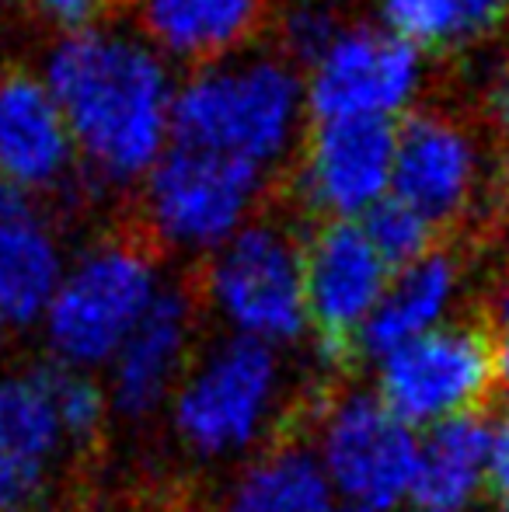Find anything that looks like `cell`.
<instances>
[{
	"instance_id": "1",
	"label": "cell",
	"mask_w": 509,
	"mask_h": 512,
	"mask_svg": "<svg viewBox=\"0 0 509 512\" xmlns=\"http://www.w3.org/2000/svg\"><path fill=\"white\" fill-rule=\"evenodd\" d=\"M81 164L102 185L143 182L175 143L171 63L133 28L60 35L42 63Z\"/></svg>"
},
{
	"instance_id": "2",
	"label": "cell",
	"mask_w": 509,
	"mask_h": 512,
	"mask_svg": "<svg viewBox=\"0 0 509 512\" xmlns=\"http://www.w3.org/2000/svg\"><path fill=\"white\" fill-rule=\"evenodd\" d=\"M304 70L269 49H245L189 70L175 91V143L269 175L307 133Z\"/></svg>"
},
{
	"instance_id": "3",
	"label": "cell",
	"mask_w": 509,
	"mask_h": 512,
	"mask_svg": "<svg viewBox=\"0 0 509 512\" xmlns=\"http://www.w3.org/2000/svg\"><path fill=\"white\" fill-rule=\"evenodd\" d=\"M161 286V265L150 244L133 237L91 244L67 265L46 307L49 349L70 370L119 356Z\"/></svg>"
},
{
	"instance_id": "4",
	"label": "cell",
	"mask_w": 509,
	"mask_h": 512,
	"mask_svg": "<svg viewBox=\"0 0 509 512\" xmlns=\"http://www.w3.org/2000/svg\"><path fill=\"white\" fill-rule=\"evenodd\" d=\"M262 185L265 175L248 164L171 143L140 182V216L150 244L210 258L255 220Z\"/></svg>"
},
{
	"instance_id": "5",
	"label": "cell",
	"mask_w": 509,
	"mask_h": 512,
	"mask_svg": "<svg viewBox=\"0 0 509 512\" xmlns=\"http://www.w3.org/2000/svg\"><path fill=\"white\" fill-rule=\"evenodd\" d=\"M203 300L238 335L283 345L304 335V244L286 223L252 220L206 258Z\"/></svg>"
},
{
	"instance_id": "6",
	"label": "cell",
	"mask_w": 509,
	"mask_h": 512,
	"mask_svg": "<svg viewBox=\"0 0 509 512\" xmlns=\"http://www.w3.org/2000/svg\"><path fill=\"white\" fill-rule=\"evenodd\" d=\"M496 391V338L482 321H443L381 366V405L405 425L475 415Z\"/></svg>"
},
{
	"instance_id": "7",
	"label": "cell",
	"mask_w": 509,
	"mask_h": 512,
	"mask_svg": "<svg viewBox=\"0 0 509 512\" xmlns=\"http://www.w3.org/2000/svg\"><path fill=\"white\" fill-rule=\"evenodd\" d=\"M311 119L391 122L426 91V53L381 21H349L342 35L304 70Z\"/></svg>"
},
{
	"instance_id": "8",
	"label": "cell",
	"mask_w": 509,
	"mask_h": 512,
	"mask_svg": "<svg viewBox=\"0 0 509 512\" xmlns=\"http://www.w3.org/2000/svg\"><path fill=\"white\" fill-rule=\"evenodd\" d=\"M387 283L391 269L360 223H321L307 237L304 300L321 363L349 370L360 359V331L381 304Z\"/></svg>"
},
{
	"instance_id": "9",
	"label": "cell",
	"mask_w": 509,
	"mask_h": 512,
	"mask_svg": "<svg viewBox=\"0 0 509 512\" xmlns=\"http://www.w3.org/2000/svg\"><path fill=\"white\" fill-rule=\"evenodd\" d=\"M279 366L272 345L234 335L206 356L182 384L175 429L203 457H224L255 439L276 391Z\"/></svg>"
},
{
	"instance_id": "10",
	"label": "cell",
	"mask_w": 509,
	"mask_h": 512,
	"mask_svg": "<svg viewBox=\"0 0 509 512\" xmlns=\"http://www.w3.org/2000/svg\"><path fill=\"white\" fill-rule=\"evenodd\" d=\"M321 467L339 506L391 512L412 492L419 471V443L412 429L391 415L374 394L332 401L321 418Z\"/></svg>"
},
{
	"instance_id": "11",
	"label": "cell",
	"mask_w": 509,
	"mask_h": 512,
	"mask_svg": "<svg viewBox=\"0 0 509 512\" xmlns=\"http://www.w3.org/2000/svg\"><path fill=\"white\" fill-rule=\"evenodd\" d=\"M391 122L314 119L297 157L293 192L325 223H360L391 196L394 178Z\"/></svg>"
},
{
	"instance_id": "12",
	"label": "cell",
	"mask_w": 509,
	"mask_h": 512,
	"mask_svg": "<svg viewBox=\"0 0 509 512\" xmlns=\"http://www.w3.org/2000/svg\"><path fill=\"white\" fill-rule=\"evenodd\" d=\"M489 189V154L471 126L447 112L408 115L394 133L391 196L436 230L454 227Z\"/></svg>"
},
{
	"instance_id": "13",
	"label": "cell",
	"mask_w": 509,
	"mask_h": 512,
	"mask_svg": "<svg viewBox=\"0 0 509 512\" xmlns=\"http://www.w3.org/2000/svg\"><path fill=\"white\" fill-rule=\"evenodd\" d=\"M81 157L74 136L39 74H0V178L25 196L56 192L70 182Z\"/></svg>"
},
{
	"instance_id": "14",
	"label": "cell",
	"mask_w": 509,
	"mask_h": 512,
	"mask_svg": "<svg viewBox=\"0 0 509 512\" xmlns=\"http://www.w3.org/2000/svg\"><path fill=\"white\" fill-rule=\"evenodd\" d=\"M63 429L39 370L0 373V512H32L49 488Z\"/></svg>"
},
{
	"instance_id": "15",
	"label": "cell",
	"mask_w": 509,
	"mask_h": 512,
	"mask_svg": "<svg viewBox=\"0 0 509 512\" xmlns=\"http://www.w3.org/2000/svg\"><path fill=\"white\" fill-rule=\"evenodd\" d=\"M67 262L56 227L32 196L0 178V328L42 321Z\"/></svg>"
},
{
	"instance_id": "16",
	"label": "cell",
	"mask_w": 509,
	"mask_h": 512,
	"mask_svg": "<svg viewBox=\"0 0 509 512\" xmlns=\"http://www.w3.org/2000/svg\"><path fill=\"white\" fill-rule=\"evenodd\" d=\"M269 0H129L143 42L192 70L252 49Z\"/></svg>"
},
{
	"instance_id": "17",
	"label": "cell",
	"mask_w": 509,
	"mask_h": 512,
	"mask_svg": "<svg viewBox=\"0 0 509 512\" xmlns=\"http://www.w3.org/2000/svg\"><path fill=\"white\" fill-rule=\"evenodd\" d=\"M196 331V297L175 283H164L147 314L116 356V411L126 418L150 415L182 373Z\"/></svg>"
},
{
	"instance_id": "18",
	"label": "cell",
	"mask_w": 509,
	"mask_h": 512,
	"mask_svg": "<svg viewBox=\"0 0 509 512\" xmlns=\"http://www.w3.org/2000/svg\"><path fill=\"white\" fill-rule=\"evenodd\" d=\"M464 269L457 255L436 248L426 258L391 272L381 304L360 331V356H391L394 349L429 335L447 321L461 293Z\"/></svg>"
},
{
	"instance_id": "19",
	"label": "cell",
	"mask_w": 509,
	"mask_h": 512,
	"mask_svg": "<svg viewBox=\"0 0 509 512\" xmlns=\"http://www.w3.org/2000/svg\"><path fill=\"white\" fill-rule=\"evenodd\" d=\"M492 425L478 415H461L433 425L426 446H419L412 499L422 509L457 512L489 485Z\"/></svg>"
},
{
	"instance_id": "20",
	"label": "cell",
	"mask_w": 509,
	"mask_h": 512,
	"mask_svg": "<svg viewBox=\"0 0 509 512\" xmlns=\"http://www.w3.org/2000/svg\"><path fill=\"white\" fill-rule=\"evenodd\" d=\"M297 432L300 425L290 422V432L248 467L224 512H335L332 481Z\"/></svg>"
},
{
	"instance_id": "21",
	"label": "cell",
	"mask_w": 509,
	"mask_h": 512,
	"mask_svg": "<svg viewBox=\"0 0 509 512\" xmlns=\"http://www.w3.org/2000/svg\"><path fill=\"white\" fill-rule=\"evenodd\" d=\"M509 0H377V21L419 53H461L503 28Z\"/></svg>"
},
{
	"instance_id": "22",
	"label": "cell",
	"mask_w": 509,
	"mask_h": 512,
	"mask_svg": "<svg viewBox=\"0 0 509 512\" xmlns=\"http://www.w3.org/2000/svg\"><path fill=\"white\" fill-rule=\"evenodd\" d=\"M360 227L391 272L405 269V265L426 258L429 251H436V234H440L426 216L415 213L412 206H405L394 196H387L381 206L370 209L360 220Z\"/></svg>"
},
{
	"instance_id": "23",
	"label": "cell",
	"mask_w": 509,
	"mask_h": 512,
	"mask_svg": "<svg viewBox=\"0 0 509 512\" xmlns=\"http://www.w3.org/2000/svg\"><path fill=\"white\" fill-rule=\"evenodd\" d=\"M279 56L293 67H311L349 25L339 0H286L279 14Z\"/></svg>"
},
{
	"instance_id": "24",
	"label": "cell",
	"mask_w": 509,
	"mask_h": 512,
	"mask_svg": "<svg viewBox=\"0 0 509 512\" xmlns=\"http://www.w3.org/2000/svg\"><path fill=\"white\" fill-rule=\"evenodd\" d=\"M42 377H46L49 398L60 418L63 439H74L77 446H95L105 425V398L95 380L63 363L42 366Z\"/></svg>"
},
{
	"instance_id": "25",
	"label": "cell",
	"mask_w": 509,
	"mask_h": 512,
	"mask_svg": "<svg viewBox=\"0 0 509 512\" xmlns=\"http://www.w3.org/2000/svg\"><path fill=\"white\" fill-rule=\"evenodd\" d=\"M109 0H35V11L60 35H77L102 25Z\"/></svg>"
},
{
	"instance_id": "26",
	"label": "cell",
	"mask_w": 509,
	"mask_h": 512,
	"mask_svg": "<svg viewBox=\"0 0 509 512\" xmlns=\"http://www.w3.org/2000/svg\"><path fill=\"white\" fill-rule=\"evenodd\" d=\"M489 492L509 495V415L492 429V460H489Z\"/></svg>"
},
{
	"instance_id": "27",
	"label": "cell",
	"mask_w": 509,
	"mask_h": 512,
	"mask_svg": "<svg viewBox=\"0 0 509 512\" xmlns=\"http://www.w3.org/2000/svg\"><path fill=\"white\" fill-rule=\"evenodd\" d=\"M489 122L492 129L499 133V140L509 143V63L492 77V88H489Z\"/></svg>"
},
{
	"instance_id": "28",
	"label": "cell",
	"mask_w": 509,
	"mask_h": 512,
	"mask_svg": "<svg viewBox=\"0 0 509 512\" xmlns=\"http://www.w3.org/2000/svg\"><path fill=\"white\" fill-rule=\"evenodd\" d=\"M496 391L509 398V328L503 338H496Z\"/></svg>"
},
{
	"instance_id": "29",
	"label": "cell",
	"mask_w": 509,
	"mask_h": 512,
	"mask_svg": "<svg viewBox=\"0 0 509 512\" xmlns=\"http://www.w3.org/2000/svg\"><path fill=\"white\" fill-rule=\"evenodd\" d=\"M496 314L503 317V324L509 328V265L499 276V286H496Z\"/></svg>"
},
{
	"instance_id": "30",
	"label": "cell",
	"mask_w": 509,
	"mask_h": 512,
	"mask_svg": "<svg viewBox=\"0 0 509 512\" xmlns=\"http://www.w3.org/2000/svg\"><path fill=\"white\" fill-rule=\"evenodd\" d=\"M492 512H509V495H496V509Z\"/></svg>"
},
{
	"instance_id": "31",
	"label": "cell",
	"mask_w": 509,
	"mask_h": 512,
	"mask_svg": "<svg viewBox=\"0 0 509 512\" xmlns=\"http://www.w3.org/2000/svg\"><path fill=\"white\" fill-rule=\"evenodd\" d=\"M412 512H440V509H422V506H415Z\"/></svg>"
}]
</instances>
